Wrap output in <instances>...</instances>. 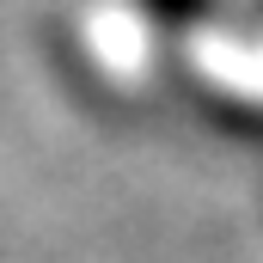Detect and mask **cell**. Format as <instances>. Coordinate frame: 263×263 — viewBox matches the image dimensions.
<instances>
[{
	"instance_id": "6da1fadb",
	"label": "cell",
	"mask_w": 263,
	"mask_h": 263,
	"mask_svg": "<svg viewBox=\"0 0 263 263\" xmlns=\"http://www.w3.org/2000/svg\"><path fill=\"white\" fill-rule=\"evenodd\" d=\"M153 25H165V31H190V25H202V18H214V6L220 0H135Z\"/></svg>"
}]
</instances>
